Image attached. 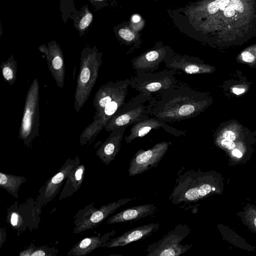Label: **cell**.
I'll use <instances>...</instances> for the list:
<instances>
[{
    "label": "cell",
    "mask_w": 256,
    "mask_h": 256,
    "mask_svg": "<svg viewBox=\"0 0 256 256\" xmlns=\"http://www.w3.org/2000/svg\"><path fill=\"white\" fill-rule=\"evenodd\" d=\"M208 174L194 170H185L182 168L178 172L169 200L182 208H192L216 190Z\"/></svg>",
    "instance_id": "obj_1"
},
{
    "label": "cell",
    "mask_w": 256,
    "mask_h": 256,
    "mask_svg": "<svg viewBox=\"0 0 256 256\" xmlns=\"http://www.w3.org/2000/svg\"><path fill=\"white\" fill-rule=\"evenodd\" d=\"M101 63L102 54L96 46H87L82 49L74 94V106L76 112L84 106L90 94L96 81Z\"/></svg>",
    "instance_id": "obj_2"
},
{
    "label": "cell",
    "mask_w": 256,
    "mask_h": 256,
    "mask_svg": "<svg viewBox=\"0 0 256 256\" xmlns=\"http://www.w3.org/2000/svg\"><path fill=\"white\" fill-rule=\"evenodd\" d=\"M40 86L35 78L27 92L23 114L19 130L18 138L28 147L39 135L40 126Z\"/></svg>",
    "instance_id": "obj_3"
},
{
    "label": "cell",
    "mask_w": 256,
    "mask_h": 256,
    "mask_svg": "<svg viewBox=\"0 0 256 256\" xmlns=\"http://www.w3.org/2000/svg\"><path fill=\"white\" fill-rule=\"evenodd\" d=\"M190 228L186 224H178L162 238L150 244L146 256H180L192 246L181 244L189 234Z\"/></svg>",
    "instance_id": "obj_4"
},
{
    "label": "cell",
    "mask_w": 256,
    "mask_h": 256,
    "mask_svg": "<svg viewBox=\"0 0 256 256\" xmlns=\"http://www.w3.org/2000/svg\"><path fill=\"white\" fill-rule=\"evenodd\" d=\"M132 198L119 199L100 208L94 206V203L86 206L78 211L74 217V234H78L97 226L108 216L122 206L131 201Z\"/></svg>",
    "instance_id": "obj_5"
},
{
    "label": "cell",
    "mask_w": 256,
    "mask_h": 256,
    "mask_svg": "<svg viewBox=\"0 0 256 256\" xmlns=\"http://www.w3.org/2000/svg\"><path fill=\"white\" fill-rule=\"evenodd\" d=\"M40 212L34 200L30 198L22 203L15 202L10 206L8 209L6 220L18 232L28 228L31 230L38 227L40 220Z\"/></svg>",
    "instance_id": "obj_6"
},
{
    "label": "cell",
    "mask_w": 256,
    "mask_h": 256,
    "mask_svg": "<svg viewBox=\"0 0 256 256\" xmlns=\"http://www.w3.org/2000/svg\"><path fill=\"white\" fill-rule=\"evenodd\" d=\"M171 144L170 142L164 141L146 150H139L130 161L128 175L135 176L158 166Z\"/></svg>",
    "instance_id": "obj_7"
},
{
    "label": "cell",
    "mask_w": 256,
    "mask_h": 256,
    "mask_svg": "<svg viewBox=\"0 0 256 256\" xmlns=\"http://www.w3.org/2000/svg\"><path fill=\"white\" fill-rule=\"evenodd\" d=\"M80 159L78 156L74 158H68L59 170L40 188L35 201L40 212L42 208L58 194L70 172L80 164Z\"/></svg>",
    "instance_id": "obj_8"
},
{
    "label": "cell",
    "mask_w": 256,
    "mask_h": 256,
    "mask_svg": "<svg viewBox=\"0 0 256 256\" xmlns=\"http://www.w3.org/2000/svg\"><path fill=\"white\" fill-rule=\"evenodd\" d=\"M38 49L44 53L48 68L56 84L60 88L64 85L65 66L64 55L59 44L55 40H52L48 45L40 46Z\"/></svg>",
    "instance_id": "obj_9"
},
{
    "label": "cell",
    "mask_w": 256,
    "mask_h": 256,
    "mask_svg": "<svg viewBox=\"0 0 256 256\" xmlns=\"http://www.w3.org/2000/svg\"><path fill=\"white\" fill-rule=\"evenodd\" d=\"M162 128L167 132L176 136H186V132L173 128L157 118H146L132 125L130 134L124 140L129 144L136 138L144 136L152 130Z\"/></svg>",
    "instance_id": "obj_10"
},
{
    "label": "cell",
    "mask_w": 256,
    "mask_h": 256,
    "mask_svg": "<svg viewBox=\"0 0 256 256\" xmlns=\"http://www.w3.org/2000/svg\"><path fill=\"white\" fill-rule=\"evenodd\" d=\"M127 126L117 128L110 134L96 152V156L106 165L114 159L121 148V142Z\"/></svg>",
    "instance_id": "obj_11"
},
{
    "label": "cell",
    "mask_w": 256,
    "mask_h": 256,
    "mask_svg": "<svg viewBox=\"0 0 256 256\" xmlns=\"http://www.w3.org/2000/svg\"><path fill=\"white\" fill-rule=\"evenodd\" d=\"M159 227V223H150L136 227L116 238L110 239L102 247L112 248L126 246L150 236L156 232Z\"/></svg>",
    "instance_id": "obj_12"
},
{
    "label": "cell",
    "mask_w": 256,
    "mask_h": 256,
    "mask_svg": "<svg viewBox=\"0 0 256 256\" xmlns=\"http://www.w3.org/2000/svg\"><path fill=\"white\" fill-rule=\"evenodd\" d=\"M147 114V111L142 107L135 108L120 112H116L104 128L106 132H112L118 128L128 127L148 118Z\"/></svg>",
    "instance_id": "obj_13"
},
{
    "label": "cell",
    "mask_w": 256,
    "mask_h": 256,
    "mask_svg": "<svg viewBox=\"0 0 256 256\" xmlns=\"http://www.w3.org/2000/svg\"><path fill=\"white\" fill-rule=\"evenodd\" d=\"M156 209V206L153 204L128 208L108 218L106 223L114 224L138 220L153 214Z\"/></svg>",
    "instance_id": "obj_14"
},
{
    "label": "cell",
    "mask_w": 256,
    "mask_h": 256,
    "mask_svg": "<svg viewBox=\"0 0 256 256\" xmlns=\"http://www.w3.org/2000/svg\"><path fill=\"white\" fill-rule=\"evenodd\" d=\"M116 234L115 230L108 232L102 236H92L83 238L74 245L68 253V256H85L94 249L102 247Z\"/></svg>",
    "instance_id": "obj_15"
},
{
    "label": "cell",
    "mask_w": 256,
    "mask_h": 256,
    "mask_svg": "<svg viewBox=\"0 0 256 256\" xmlns=\"http://www.w3.org/2000/svg\"><path fill=\"white\" fill-rule=\"evenodd\" d=\"M85 166L80 164L69 174L60 193L59 200L70 197L80 188L83 182Z\"/></svg>",
    "instance_id": "obj_16"
},
{
    "label": "cell",
    "mask_w": 256,
    "mask_h": 256,
    "mask_svg": "<svg viewBox=\"0 0 256 256\" xmlns=\"http://www.w3.org/2000/svg\"><path fill=\"white\" fill-rule=\"evenodd\" d=\"M26 177L0 172V186L14 198H18V192L21 185L26 182Z\"/></svg>",
    "instance_id": "obj_17"
},
{
    "label": "cell",
    "mask_w": 256,
    "mask_h": 256,
    "mask_svg": "<svg viewBox=\"0 0 256 256\" xmlns=\"http://www.w3.org/2000/svg\"><path fill=\"white\" fill-rule=\"evenodd\" d=\"M0 68L5 81L10 85L14 84L16 80L17 62L12 55L6 62L1 63Z\"/></svg>",
    "instance_id": "obj_18"
},
{
    "label": "cell",
    "mask_w": 256,
    "mask_h": 256,
    "mask_svg": "<svg viewBox=\"0 0 256 256\" xmlns=\"http://www.w3.org/2000/svg\"><path fill=\"white\" fill-rule=\"evenodd\" d=\"M57 249L46 246H36L31 244L21 252L19 256H57Z\"/></svg>",
    "instance_id": "obj_19"
},
{
    "label": "cell",
    "mask_w": 256,
    "mask_h": 256,
    "mask_svg": "<svg viewBox=\"0 0 256 256\" xmlns=\"http://www.w3.org/2000/svg\"><path fill=\"white\" fill-rule=\"evenodd\" d=\"M93 20V14L88 8H84L82 16H80V19L76 20L75 27L78 30L80 34H82L88 28Z\"/></svg>",
    "instance_id": "obj_20"
},
{
    "label": "cell",
    "mask_w": 256,
    "mask_h": 256,
    "mask_svg": "<svg viewBox=\"0 0 256 256\" xmlns=\"http://www.w3.org/2000/svg\"><path fill=\"white\" fill-rule=\"evenodd\" d=\"M118 34L123 39L128 41H131L134 38V34L130 30L126 28L120 30Z\"/></svg>",
    "instance_id": "obj_21"
},
{
    "label": "cell",
    "mask_w": 256,
    "mask_h": 256,
    "mask_svg": "<svg viewBox=\"0 0 256 256\" xmlns=\"http://www.w3.org/2000/svg\"><path fill=\"white\" fill-rule=\"evenodd\" d=\"M220 9V0H216L210 3L208 6V10L210 14H214Z\"/></svg>",
    "instance_id": "obj_22"
},
{
    "label": "cell",
    "mask_w": 256,
    "mask_h": 256,
    "mask_svg": "<svg viewBox=\"0 0 256 256\" xmlns=\"http://www.w3.org/2000/svg\"><path fill=\"white\" fill-rule=\"evenodd\" d=\"M228 5L232 6L234 10H236L240 12H242L244 11L243 4L240 0H230Z\"/></svg>",
    "instance_id": "obj_23"
},
{
    "label": "cell",
    "mask_w": 256,
    "mask_h": 256,
    "mask_svg": "<svg viewBox=\"0 0 256 256\" xmlns=\"http://www.w3.org/2000/svg\"><path fill=\"white\" fill-rule=\"evenodd\" d=\"M224 139L233 142L236 139V134L231 130H225L222 134Z\"/></svg>",
    "instance_id": "obj_24"
},
{
    "label": "cell",
    "mask_w": 256,
    "mask_h": 256,
    "mask_svg": "<svg viewBox=\"0 0 256 256\" xmlns=\"http://www.w3.org/2000/svg\"><path fill=\"white\" fill-rule=\"evenodd\" d=\"M220 144L222 146L230 150H234L236 146L234 142L229 141L225 139L222 140Z\"/></svg>",
    "instance_id": "obj_25"
},
{
    "label": "cell",
    "mask_w": 256,
    "mask_h": 256,
    "mask_svg": "<svg viewBox=\"0 0 256 256\" xmlns=\"http://www.w3.org/2000/svg\"><path fill=\"white\" fill-rule=\"evenodd\" d=\"M162 87V84L160 82H154L149 84L146 86V88L150 92H156L158 90Z\"/></svg>",
    "instance_id": "obj_26"
},
{
    "label": "cell",
    "mask_w": 256,
    "mask_h": 256,
    "mask_svg": "<svg viewBox=\"0 0 256 256\" xmlns=\"http://www.w3.org/2000/svg\"><path fill=\"white\" fill-rule=\"evenodd\" d=\"M242 60L248 62H252L254 60V56L250 52H244L242 54Z\"/></svg>",
    "instance_id": "obj_27"
},
{
    "label": "cell",
    "mask_w": 256,
    "mask_h": 256,
    "mask_svg": "<svg viewBox=\"0 0 256 256\" xmlns=\"http://www.w3.org/2000/svg\"><path fill=\"white\" fill-rule=\"evenodd\" d=\"M184 70L186 73L192 74L198 72L200 68L196 65L191 64L187 66Z\"/></svg>",
    "instance_id": "obj_28"
},
{
    "label": "cell",
    "mask_w": 256,
    "mask_h": 256,
    "mask_svg": "<svg viewBox=\"0 0 256 256\" xmlns=\"http://www.w3.org/2000/svg\"><path fill=\"white\" fill-rule=\"evenodd\" d=\"M158 53L156 51H151L148 52L146 58L148 61H154L158 57Z\"/></svg>",
    "instance_id": "obj_29"
},
{
    "label": "cell",
    "mask_w": 256,
    "mask_h": 256,
    "mask_svg": "<svg viewBox=\"0 0 256 256\" xmlns=\"http://www.w3.org/2000/svg\"><path fill=\"white\" fill-rule=\"evenodd\" d=\"M224 14L226 17H232L235 14V10L232 6L228 5L224 10Z\"/></svg>",
    "instance_id": "obj_30"
},
{
    "label": "cell",
    "mask_w": 256,
    "mask_h": 256,
    "mask_svg": "<svg viewBox=\"0 0 256 256\" xmlns=\"http://www.w3.org/2000/svg\"><path fill=\"white\" fill-rule=\"evenodd\" d=\"M248 224L256 231V214L250 216L248 218Z\"/></svg>",
    "instance_id": "obj_31"
},
{
    "label": "cell",
    "mask_w": 256,
    "mask_h": 256,
    "mask_svg": "<svg viewBox=\"0 0 256 256\" xmlns=\"http://www.w3.org/2000/svg\"><path fill=\"white\" fill-rule=\"evenodd\" d=\"M230 2V0H220V9L222 10H224Z\"/></svg>",
    "instance_id": "obj_32"
},
{
    "label": "cell",
    "mask_w": 256,
    "mask_h": 256,
    "mask_svg": "<svg viewBox=\"0 0 256 256\" xmlns=\"http://www.w3.org/2000/svg\"><path fill=\"white\" fill-rule=\"evenodd\" d=\"M232 91L234 93L236 94H240L244 92V88H232Z\"/></svg>",
    "instance_id": "obj_33"
},
{
    "label": "cell",
    "mask_w": 256,
    "mask_h": 256,
    "mask_svg": "<svg viewBox=\"0 0 256 256\" xmlns=\"http://www.w3.org/2000/svg\"><path fill=\"white\" fill-rule=\"evenodd\" d=\"M232 154L233 156L240 158L242 156V153L238 150H234L232 152Z\"/></svg>",
    "instance_id": "obj_34"
},
{
    "label": "cell",
    "mask_w": 256,
    "mask_h": 256,
    "mask_svg": "<svg viewBox=\"0 0 256 256\" xmlns=\"http://www.w3.org/2000/svg\"><path fill=\"white\" fill-rule=\"evenodd\" d=\"M132 20L133 22H138L140 21V18L139 16L136 15L132 17Z\"/></svg>",
    "instance_id": "obj_35"
},
{
    "label": "cell",
    "mask_w": 256,
    "mask_h": 256,
    "mask_svg": "<svg viewBox=\"0 0 256 256\" xmlns=\"http://www.w3.org/2000/svg\"><path fill=\"white\" fill-rule=\"evenodd\" d=\"M108 256H122V254H110V255H109Z\"/></svg>",
    "instance_id": "obj_36"
}]
</instances>
